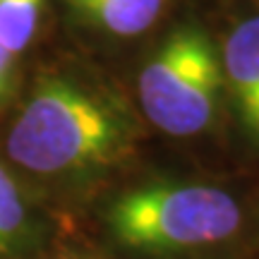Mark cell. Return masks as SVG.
<instances>
[{"mask_svg": "<svg viewBox=\"0 0 259 259\" xmlns=\"http://www.w3.org/2000/svg\"><path fill=\"white\" fill-rule=\"evenodd\" d=\"M135 125L108 99L67 79H46L8 135V154L41 176L101 166L125 154Z\"/></svg>", "mask_w": 259, "mask_h": 259, "instance_id": "6da1fadb", "label": "cell"}, {"mask_svg": "<svg viewBox=\"0 0 259 259\" xmlns=\"http://www.w3.org/2000/svg\"><path fill=\"white\" fill-rule=\"evenodd\" d=\"M115 240L139 252H176L228 240L240 206L216 185L161 183L130 190L108 209Z\"/></svg>", "mask_w": 259, "mask_h": 259, "instance_id": "7a4b0ae2", "label": "cell"}, {"mask_svg": "<svg viewBox=\"0 0 259 259\" xmlns=\"http://www.w3.org/2000/svg\"><path fill=\"white\" fill-rule=\"evenodd\" d=\"M223 87L221 53L199 27H180L139 72V103L158 130L192 137L216 118Z\"/></svg>", "mask_w": 259, "mask_h": 259, "instance_id": "3957f363", "label": "cell"}, {"mask_svg": "<svg viewBox=\"0 0 259 259\" xmlns=\"http://www.w3.org/2000/svg\"><path fill=\"white\" fill-rule=\"evenodd\" d=\"M221 70L242 132L259 147V15L233 27L221 51Z\"/></svg>", "mask_w": 259, "mask_h": 259, "instance_id": "277c9868", "label": "cell"}, {"mask_svg": "<svg viewBox=\"0 0 259 259\" xmlns=\"http://www.w3.org/2000/svg\"><path fill=\"white\" fill-rule=\"evenodd\" d=\"M87 22L115 36H135L156 22L163 0H67Z\"/></svg>", "mask_w": 259, "mask_h": 259, "instance_id": "5b68a950", "label": "cell"}, {"mask_svg": "<svg viewBox=\"0 0 259 259\" xmlns=\"http://www.w3.org/2000/svg\"><path fill=\"white\" fill-rule=\"evenodd\" d=\"M44 0H0V46L17 56L36 36Z\"/></svg>", "mask_w": 259, "mask_h": 259, "instance_id": "8992f818", "label": "cell"}, {"mask_svg": "<svg viewBox=\"0 0 259 259\" xmlns=\"http://www.w3.org/2000/svg\"><path fill=\"white\" fill-rule=\"evenodd\" d=\"M24 216L27 209L22 202L19 187L8 176V170L0 166V252L17 238V233L24 226Z\"/></svg>", "mask_w": 259, "mask_h": 259, "instance_id": "52a82bcc", "label": "cell"}, {"mask_svg": "<svg viewBox=\"0 0 259 259\" xmlns=\"http://www.w3.org/2000/svg\"><path fill=\"white\" fill-rule=\"evenodd\" d=\"M12 58L5 48L0 46V96L5 94V87H8V77H10V65H12Z\"/></svg>", "mask_w": 259, "mask_h": 259, "instance_id": "ba28073f", "label": "cell"}]
</instances>
